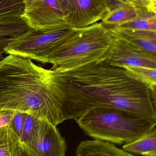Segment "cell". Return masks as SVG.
I'll return each instance as SVG.
<instances>
[{"label":"cell","mask_w":156,"mask_h":156,"mask_svg":"<svg viewBox=\"0 0 156 156\" xmlns=\"http://www.w3.org/2000/svg\"><path fill=\"white\" fill-rule=\"evenodd\" d=\"M58 80L66 121L76 122L98 107L123 109L156 120V92L123 68L99 61L67 72L58 71Z\"/></svg>","instance_id":"6da1fadb"},{"label":"cell","mask_w":156,"mask_h":156,"mask_svg":"<svg viewBox=\"0 0 156 156\" xmlns=\"http://www.w3.org/2000/svg\"><path fill=\"white\" fill-rule=\"evenodd\" d=\"M21 112L56 126L65 120L57 71L29 58L7 55L0 59V112Z\"/></svg>","instance_id":"7a4b0ae2"},{"label":"cell","mask_w":156,"mask_h":156,"mask_svg":"<svg viewBox=\"0 0 156 156\" xmlns=\"http://www.w3.org/2000/svg\"><path fill=\"white\" fill-rule=\"evenodd\" d=\"M87 135L111 144L132 143L156 129V120L111 107L91 109L76 121Z\"/></svg>","instance_id":"3957f363"},{"label":"cell","mask_w":156,"mask_h":156,"mask_svg":"<svg viewBox=\"0 0 156 156\" xmlns=\"http://www.w3.org/2000/svg\"><path fill=\"white\" fill-rule=\"evenodd\" d=\"M113 37L110 29L101 22L77 29L45 64L63 72L99 62L109 50Z\"/></svg>","instance_id":"277c9868"},{"label":"cell","mask_w":156,"mask_h":156,"mask_svg":"<svg viewBox=\"0 0 156 156\" xmlns=\"http://www.w3.org/2000/svg\"><path fill=\"white\" fill-rule=\"evenodd\" d=\"M76 29L68 26L43 30L29 28L21 35L13 38L5 47L4 53L45 64Z\"/></svg>","instance_id":"5b68a950"},{"label":"cell","mask_w":156,"mask_h":156,"mask_svg":"<svg viewBox=\"0 0 156 156\" xmlns=\"http://www.w3.org/2000/svg\"><path fill=\"white\" fill-rule=\"evenodd\" d=\"M21 16L29 28L36 30L69 26L57 0H28Z\"/></svg>","instance_id":"8992f818"},{"label":"cell","mask_w":156,"mask_h":156,"mask_svg":"<svg viewBox=\"0 0 156 156\" xmlns=\"http://www.w3.org/2000/svg\"><path fill=\"white\" fill-rule=\"evenodd\" d=\"M100 61L119 67L130 66L156 68V55L114 35L109 50Z\"/></svg>","instance_id":"52a82bcc"},{"label":"cell","mask_w":156,"mask_h":156,"mask_svg":"<svg viewBox=\"0 0 156 156\" xmlns=\"http://www.w3.org/2000/svg\"><path fill=\"white\" fill-rule=\"evenodd\" d=\"M27 145L39 156H66V142L57 126L38 118Z\"/></svg>","instance_id":"ba28073f"},{"label":"cell","mask_w":156,"mask_h":156,"mask_svg":"<svg viewBox=\"0 0 156 156\" xmlns=\"http://www.w3.org/2000/svg\"><path fill=\"white\" fill-rule=\"evenodd\" d=\"M72 10L68 19L71 28H83L101 21L107 12L101 0H71Z\"/></svg>","instance_id":"9c48e42d"},{"label":"cell","mask_w":156,"mask_h":156,"mask_svg":"<svg viewBox=\"0 0 156 156\" xmlns=\"http://www.w3.org/2000/svg\"><path fill=\"white\" fill-rule=\"evenodd\" d=\"M109 29L115 36L156 55V32L114 28Z\"/></svg>","instance_id":"30bf717a"},{"label":"cell","mask_w":156,"mask_h":156,"mask_svg":"<svg viewBox=\"0 0 156 156\" xmlns=\"http://www.w3.org/2000/svg\"><path fill=\"white\" fill-rule=\"evenodd\" d=\"M147 11H151L127 1L117 8L106 12L101 22L108 28H111L135 19Z\"/></svg>","instance_id":"8fae6325"},{"label":"cell","mask_w":156,"mask_h":156,"mask_svg":"<svg viewBox=\"0 0 156 156\" xmlns=\"http://www.w3.org/2000/svg\"><path fill=\"white\" fill-rule=\"evenodd\" d=\"M77 156H136L122 150L109 142L86 140L80 143L76 149Z\"/></svg>","instance_id":"7c38bea8"},{"label":"cell","mask_w":156,"mask_h":156,"mask_svg":"<svg viewBox=\"0 0 156 156\" xmlns=\"http://www.w3.org/2000/svg\"><path fill=\"white\" fill-rule=\"evenodd\" d=\"M123 149L130 154L156 156V129L132 143L125 144Z\"/></svg>","instance_id":"4fadbf2b"},{"label":"cell","mask_w":156,"mask_h":156,"mask_svg":"<svg viewBox=\"0 0 156 156\" xmlns=\"http://www.w3.org/2000/svg\"><path fill=\"white\" fill-rule=\"evenodd\" d=\"M20 139L10 124L0 127V156H18Z\"/></svg>","instance_id":"5bb4252c"},{"label":"cell","mask_w":156,"mask_h":156,"mask_svg":"<svg viewBox=\"0 0 156 156\" xmlns=\"http://www.w3.org/2000/svg\"><path fill=\"white\" fill-rule=\"evenodd\" d=\"M29 28L21 16L0 18V38L17 37Z\"/></svg>","instance_id":"9a60e30c"},{"label":"cell","mask_w":156,"mask_h":156,"mask_svg":"<svg viewBox=\"0 0 156 156\" xmlns=\"http://www.w3.org/2000/svg\"><path fill=\"white\" fill-rule=\"evenodd\" d=\"M156 14L154 12L147 11L135 19L120 24L111 28L156 32Z\"/></svg>","instance_id":"2e32d148"},{"label":"cell","mask_w":156,"mask_h":156,"mask_svg":"<svg viewBox=\"0 0 156 156\" xmlns=\"http://www.w3.org/2000/svg\"><path fill=\"white\" fill-rule=\"evenodd\" d=\"M133 77L156 92V68L143 66H124Z\"/></svg>","instance_id":"e0dca14e"},{"label":"cell","mask_w":156,"mask_h":156,"mask_svg":"<svg viewBox=\"0 0 156 156\" xmlns=\"http://www.w3.org/2000/svg\"><path fill=\"white\" fill-rule=\"evenodd\" d=\"M24 7V0H0V18L21 16Z\"/></svg>","instance_id":"ac0fdd59"},{"label":"cell","mask_w":156,"mask_h":156,"mask_svg":"<svg viewBox=\"0 0 156 156\" xmlns=\"http://www.w3.org/2000/svg\"><path fill=\"white\" fill-rule=\"evenodd\" d=\"M37 118L31 115L27 114L24 129L20 138V141L25 144H28L31 140Z\"/></svg>","instance_id":"d6986e66"},{"label":"cell","mask_w":156,"mask_h":156,"mask_svg":"<svg viewBox=\"0 0 156 156\" xmlns=\"http://www.w3.org/2000/svg\"><path fill=\"white\" fill-rule=\"evenodd\" d=\"M26 116L27 114L24 113L14 112L13 117L10 124L14 132L20 138L22 135Z\"/></svg>","instance_id":"ffe728a7"},{"label":"cell","mask_w":156,"mask_h":156,"mask_svg":"<svg viewBox=\"0 0 156 156\" xmlns=\"http://www.w3.org/2000/svg\"><path fill=\"white\" fill-rule=\"evenodd\" d=\"M14 114V111L0 112V127L9 125L13 117Z\"/></svg>","instance_id":"44dd1931"},{"label":"cell","mask_w":156,"mask_h":156,"mask_svg":"<svg viewBox=\"0 0 156 156\" xmlns=\"http://www.w3.org/2000/svg\"><path fill=\"white\" fill-rule=\"evenodd\" d=\"M65 14L67 22L72 10L71 0H57ZM68 24V23H67Z\"/></svg>","instance_id":"7402d4cb"},{"label":"cell","mask_w":156,"mask_h":156,"mask_svg":"<svg viewBox=\"0 0 156 156\" xmlns=\"http://www.w3.org/2000/svg\"><path fill=\"white\" fill-rule=\"evenodd\" d=\"M101 1L106 6L107 12L117 8L127 2L126 0H101Z\"/></svg>","instance_id":"603a6c76"},{"label":"cell","mask_w":156,"mask_h":156,"mask_svg":"<svg viewBox=\"0 0 156 156\" xmlns=\"http://www.w3.org/2000/svg\"><path fill=\"white\" fill-rule=\"evenodd\" d=\"M18 156H39L29 147L20 141Z\"/></svg>","instance_id":"cb8c5ba5"},{"label":"cell","mask_w":156,"mask_h":156,"mask_svg":"<svg viewBox=\"0 0 156 156\" xmlns=\"http://www.w3.org/2000/svg\"><path fill=\"white\" fill-rule=\"evenodd\" d=\"M13 38L12 37H5L0 38V59L3 57L4 53L5 47L8 44Z\"/></svg>","instance_id":"d4e9b609"},{"label":"cell","mask_w":156,"mask_h":156,"mask_svg":"<svg viewBox=\"0 0 156 156\" xmlns=\"http://www.w3.org/2000/svg\"><path fill=\"white\" fill-rule=\"evenodd\" d=\"M127 1L133 3L137 4L138 3V2H139L140 0H127Z\"/></svg>","instance_id":"484cf974"},{"label":"cell","mask_w":156,"mask_h":156,"mask_svg":"<svg viewBox=\"0 0 156 156\" xmlns=\"http://www.w3.org/2000/svg\"><path fill=\"white\" fill-rule=\"evenodd\" d=\"M28 1V0H24V3L25 4V3H26Z\"/></svg>","instance_id":"4316f807"}]
</instances>
